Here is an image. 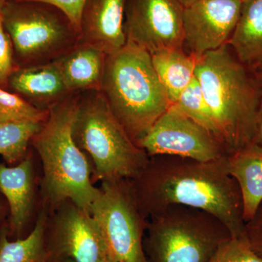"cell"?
Returning a JSON list of instances; mask_svg holds the SVG:
<instances>
[{"instance_id":"6da1fadb","label":"cell","mask_w":262,"mask_h":262,"mask_svg":"<svg viewBox=\"0 0 262 262\" xmlns=\"http://www.w3.org/2000/svg\"><path fill=\"white\" fill-rule=\"evenodd\" d=\"M226 158L200 162L167 155L149 157L140 173L129 179L141 212L148 219L169 206L198 208L219 219L232 237H242V196L227 171Z\"/></svg>"},{"instance_id":"7a4b0ae2","label":"cell","mask_w":262,"mask_h":262,"mask_svg":"<svg viewBox=\"0 0 262 262\" xmlns=\"http://www.w3.org/2000/svg\"><path fill=\"white\" fill-rule=\"evenodd\" d=\"M194 76L229 155L253 143L262 76L241 63L228 45L196 58Z\"/></svg>"},{"instance_id":"3957f363","label":"cell","mask_w":262,"mask_h":262,"mask_svg":"<svg viewBox=\"0 0 262 262\" xmlns=\"http://www.w3.org/2000/svg\"><path fill=\"white\" fill-rule=\"evenodd\" d=\"M79 97L72 94L51 106L31 143L42 162L45 206L54 209L71 201L90 213L100 189L93 184L91 162L72 136Z\"/></svg>"},{"instance_id":"277c9868","label":"cell","mask_w":262,"mask_h":262,"mask_svg":"<svg viewBox=\"0 0 262 262\" xmlns=\"http://www.w3.org/2000/svg\"><path fill=\"white\" fill-rule=\"evenodd\" d=\"M101 92L136 144L172 104L151 55L130 43L106 57Z\"/></svg>"},{"instance_id":"5b68a950","label":"cell","mask_w":262,"mask_h":262,"mask_svg":"<svg viewBox=\"0 0 262 262\" xmlns=\"http://www.w3.org/2000/svg\"><path fill=\"white\" fill-rule=\"evenodd\" d=\"M72 133L92 163L94 180L135 178L149 160L117 120L101 91L80 94Z\"/></svg>"},{"instance_id":"8992f818","label":"cell","mask_w":262,"mask_h":262,"mask_svg":"<svg viewBox=\"0 0 262 262\" xmlns=\"http://www.w3.org/2000/svg\"><path fill=\"white\" fill-rule=\"evenodd\" d=\"M214 215L198 208L169 206L148 218L144 239L146 262H208L232 237Z\"/></svg>"},{"instance_id":"52a82bcc","label":"cell","mask_w":262,"mask_h":262,"mask_svg":"<svg viewBox=\"0 0 262 262\" xmlns=\"http://www.w3.org/2000/svg\"><path fill=\"white\" fill-rule=\"evenodd\" d=\"M1 12L19 67L55 61L80 40L69 18L53 5L6 0Z\"/></svg>"},{"instance_id":"ba28073f","label":"cell","mask_w":262,"mask_h":262,"mask_svg":"<svg viewBox=\"0 0 262 262\" xmlns=\"http://www.w3.org/2000/svg\"><path fill=\"white\" fill-rule=\"evenodd\" d=\"M90 213L102 234L107 256L118 262H146L148 219L138 206L129 179L101 182Z\"/></svg>"},{"instance_id":"9c48e42d","label":"cell","mask_w":262,"mask_h":262,"mask_svg":"<svg viewBox=\"0 0 262 262\" xmlns=\"http://www.w3.org/2000/svg\"><path fill=\"white\" fill-rule=\"evenodd\" d=\"M149 157L167 155L200 162L227 158L225 145L205 127L171 104L136 142Z\"/></svg>"},{"instance_id":"30bf717a","label":"cell","mask_w":262,"mask_h":262,"mask_svg":"<svg viewBox=\"0 0 262 262\" xmlns=\"http://www.w3.org/2000/svg\"><path fill=\"white\" fill-rule=\"evenodd\" d=\"M184 11L177 0H127L124 20L127 43L150 55L183 48Z\"/></svg>"},{"instance_id":"8fae6325","label":"cell","mask_w":262,"mask_h":262,"mask_svg":"<svg viewBox=\"0 0 262 262\" xmlns=\"http://www.w3.org/2000/svg\"><path fill=\"white\" fill-rule=\"evenodd\" d=\"M48 217L52 261L102 262L107 249L98 224L89 211L63 202Z\"/></svg>"},{"instance_id":"7c38bea8","label":"cell","mask_w":262,"mask_h":262,"mask_svg":"<svg viewBox=\"0 0 262 262\" xmlns=\"http://www.w3.org/2000/svg\"><path fill=\"white\" fill-rule=\"evenodd\" d=\"M242 4L241 0H198L184 8V45L189 54L198 58L228 45Z\"/></svg>"},{"instance_id":"4fadbf2b","label":"cell","mask_w":262,"mask_h":262,"mask_svg":"<svg viewBox=\"0 0 262 262\" xmlns=\"http://www.w3.org/2000/svg\"><path fill=\"white\" fill-rule=\"evenodd\" d=\"M127 0H87L81 18L80 42L92 45L107 56L127 43L124 20Z\"/></svg>"},{"instance_id":"5bb4252c","label":"cell","mask_w":262,"mask_h":262,"mask_svg":"<svg viewBox=\"0 0 262 262\" xmlns=\"http://www.w3.org/2000/svg\"><path fill=\"white\" fill-rule=\"evenodd\" d=\"M8 87L42 110L72 95L55 61L18 67L10 76Z\"/></svg>"},{"instance_id":"9a60e30c","label":"cell","mask_w":262,"mask_h":262,"mask_svg":"<svg viewBox=\"0 0 262 262\" xmlns=\"http://www.w3.org/2000/svg\"><path fill=\"white\" fill-rule=\"evenodd\" d=\"M107 55L92 45L79 41L55 60L72 94L101 91Z\"/></svg>"},{"instance_id":"2e32d148","label":"cell","mask_w":262,"mask_h":262,"mask_svg":"<svg viewBox=\"0 0 262 262\" xmlns=\"http://www.w3.org/2000/svg\"><path fill=\"white\" fill-rule=\"evenodd\" d=\"M0 191L9 205L10 227L20 232L30 220L35 201V180L30 158L16 166L0 163Z\"/></svg>"},{"instance_id":"e0dca14e","label":"cell","mask_w":262,"mask_h":262,"mask_svg":"<svg viewBox=\"0 0 262 262\" xmlns=\"http://www.w3.org/2000/svg\"><path fill=\"white\" fill-rule=\"evenodd\" d=\"M229 175L238 184L245 223L252 218L262 201V147L251 144L226 158Z\"/></svg>"},{"instance_id":"ac0fdd59","label":"cell","mask_w":262,"mask_h":262,"mask_svg":"<svg viewBox=\"0 0 262 262\" xmlns=\"http://www.w3.org/2000/svg\"><path fill=\"white\" fill-rule=\"evenodd\" d=\"M228 46L241 63L256 70L262 64V0H246Z\"/></svg>"},{"instance_id":"d6986e66","label":"cell","mask_w":262,"mask_h":262,"mask_svg":"<svg viewBox=\"0 0 262 262\" xmlns=\"http://www.w3.org/2000/svg\"><path fill=\"white\" fill-rule=\"evenodd\" d=\"M151 57L158 78L173 104L195 77L196 58L183 48L163 50Z\"/></svg>"},{"instance_id":"ffe728a7","label":"cell","mask_w":262,"mask_h":262,"mask_svg":"<svg viewBox=\"0 0 262 262\" xmlns=\"http://www.w3.org/2000/svg\"><path fill=\"white\" fill-rule=\"evenodd\" d=\"M48 213L45 206L26 238L10 241L6 229L0 232V262H53L46 245Z\"/></svg>"},{"instance_id":"44dd1931","label":"cell","mask_w":262,"mask_h":262,"mask_svg":"<svg viewBox=\"0 0 262 262\" xmlns=\"http://www.w3.org/2000/svg\"><path fill=\"white\" fill-rule=\"evenodd\" d=\"M42 124L32 121L0 124V155L3 159L9 164L20 161Z\"/></svg>"},{"instance_id":"7402d4cb","label":"cell","mask_w":262,"mask_h":262,"mask_svg":"<svg viewBox=\"0 0 262 262\" xmlns=\"http://www.w3.org/2000/svg\"><path fill=\"white\" fill-rule=\"evenodd\" d=\"M173 104L189 118L209 131L222 143L214 118L195 77L187 89L183 91L177 102Z\"/></svg>"},{"instance_id":"603a6c76","label":"cell","mask_w":262,"mask_h":262,"mask_svg":"<svg viewBox=\"0 0 262 262\" xmlns=\"http://www.w3.org/2000/svg\"><path fill=\"white\" fill-rule=\"evenodd\" d=\"M48 110L36 107L20 95L0 87V124L15 122H43Z\"/></svg>"},{"instance_id":"cb8c5ba5","label":"cell","mask_w":262,"mask_h":262,"mask_svg":"<svg viewBox=\"0 0 262 262\" xmlns=\"http://www.w3.org/2000/svg\"><path fill=\"white\" fill-rule=\"evenodd\" d=\"M208 262H262L244 236L232 237L221 245Z\"/></svg>"},{"instance_id":"d4e9b609","label":"cell","mask_w":262,"mask_h":262,"mask_svg":"<svg viewBox=\"0 0 262 262\" xmlns=\"http://www.w3.org/2000/svg\"><path fill=\"white\" fill-rule=\"evenodd\" d=\"M15 60L13 43L5 31L0 10V87L6 89L12 74L18 68Z\"/></svg>"},{"instance_id":"484cf974","label":"cell","mask_w":262,"mask_h":262,"mask_svg":"<svg viewBox=\"0 0 262 262\" xmlns=\"http://www.w3.org/2000/svg\"><path fill=\"white\" fill-rule=\"evenodd\" d=\"M18 1L41 2L56 7L69 18L80 37L81 18L87 0H18Z\"/></svg>"},{"instance_id":"4316f807","label":"cell","mask_w":262,"mask_h":262,"mask_svg":"<svg viewBox=\"0 0 262 262\" xmlns=\"http://www.w3.org/2000/svg\"><path fill=\"white\" fill-rule=\"evenodd\" d=\"M244 235L251 249L262 258V201L252 218L245 223Z\"/></svg>"},{"instance_id":"83f0119b","label":"cell","mask_w":262,"mask_h":262,"mask_svg":"<svg viewBox=\"0 0 262 262\" xmlns=\"http://www.w3.org/2000/svg\"><path fill=\"white\" fill-rule=\"evenodd\" d=\"M253 144H256L262 147V98L260 103L259 108L256 120V131H255L254 138H253Z\"/></svg>"},{"instance_id":"f1b7e54d","label":"cell","mask_w":262,"mask_h":262,"mask_svg":"<svg viewBox=\"0 0 262 262\" xmlns=\"http://www.w3.org/2000/svg\"><path fill=\"white\" fill-rule=\"evenodd\" d=\"M179 2L181 5L184 7V8H187V7L190 6L193 3H195L198 0H177Z\"/></svg>"},{"instance_id":"f546056e","label":"cell","mask_w":262,"mask_h":262,"mask_svg":"<svg viewBox=\"0 0 262 262\" xmlns=\"http://www.w3.org/2000/svg\"><path fill=\"white\" fill-rule=\"evenodd\" d=\"M102 262H118L117 261H115V259H113V258H112L111 257H110V256H106V258H104V260Z\"/></svg>"},{"instance_id":"4dcf8cb0","label":"cell","mask_w":262,"mask_h":262,"mask_svg":"<svg viewBox=\"0 0 262 262\" xmlns=\"http://www.w3.org/2000/svg\"><path fill=\"white\" fill-rule=\"evenodd\" d=\"M256 71V72H258L259 75H261L262 76V64L260 66V67H258L257 69H256L255 70Z\"/></svg>"},{"instance_id":"1f68e13d","label":"cell","mask_w":262,"mask_h":262,"mask_svg":"<svg viewBox=\"0 0 262 262\" xmlns=\"http://www.w3.org/2000/svg\"><path fill=\"white\" fill-rule=\"evenodd\" d=\"M6 0H0V10L3 8V5H4Z\"/></svg>"},{"instance_id":"d6a6232c","label":"cell","mask_w":262,"mask_h":262,"mask_svg":"<svg viewBox=\"0 0 262 262\" xmlns=\"http://www.w3.org/2000/svg\"><path fill=\"white\" fill-rule=\"evenodd\" d=\"M241 1L242 2V3H244V2L246 1V0H241Z\"/></svg>"}]
</instances>
